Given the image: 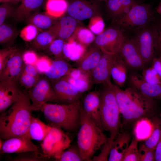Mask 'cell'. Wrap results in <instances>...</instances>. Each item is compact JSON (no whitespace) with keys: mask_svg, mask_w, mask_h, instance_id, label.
I'll return each mask as SVG.
<instances>
[{"mask_svg":"<svg viewBox=\"0 0 161 161\" xmlns=\"http://www.w3.org/2000/svg\"><path fill=\"white\" fill-rule=\"evenodd\" d=\"M27 93L6 111L0 114V137L5 140L26 134L32 116V103Z\"/></svg>","mask_w":161,"mask_h":161,"instance_id":"obj_2","label":"cell"},{"mask_svg":"<svg viewBox=\"0 0 161 161\" xmlns=\"http://www.w3.org/2000/svg\"><path fill=\"white\" fill-rule=\"evenodd\" d=\"M88 47L83 55L76 62L77 68L82 72L90 73L99 62L102 52L94 44Z\"/></svg>","mask_w":161,"mask_h":161,"instance_id":"obj_19","label":"cell"},{"mask_svg":"<svg viewBox=\"0 0 161 161\" xmlns=\"http://www.w3.org/2000/svg\"><path fill=\"white\" fill-rule=\"evenodd\" d=\"M16 51L12 48L0 50V72L4 69L9 59Z\"/></svg>","mask_w":161,"mask_h":161,"instance_id":"obj_45","label":"cell"},{"mask_svg":"<svg viewBox=\"0 0 161 161\" xmlns=\"http://www.w3.org/2000/svg\"><path fill=\"white\" fill-rule=\"evenodd\" d=\"M68 6L66 0H47L46 5V12L49 16L58 18L67 11Z\"/></svg>","mask_w":161,"mask_h":161,"instance_id":"obj_30","label":"cell"},{"mask_svg":"<svg viewBox=\"0 0 161 161\" xmlns=\"http://www.w3.org/2000/svg\"><path fill=\"white\" fill-rule=\"evenodd\" d=\"M74 35L78 42L87 47L94 41L96 38L89 29L83 27L78 28Z\"/></svg>","mask_w":161,"mask_h":161,"instance_id":"obj_32","label":"cell"},{"mask_svg":"<svg viewBox=\"0 0 161 161\" xmlns=\"http://www.w3.org/2000/svg\"><path fill=\"white\" fill-rule=\"evenodd\" d=\"M98 0L103 1H105L106 0Z\"/></svg>","mask_w":161,"mask_h":161,"instance_id":"obj_58","label":"cell"},{"mask_svg":"<svg viewBox=\"0 0 161 161\" xmlns=\"http://www.w3.org/2000/svg\"><path fill=\"white\" fill-rule=\"evenodd\" d=\"M39 110L50 125L68 132H76L80 125V100L69 104H44Z\"/></svg>","mask_w":161,"mask_h":161,"instance_id":"obj_5","label":"cell"},{"mask_svg":"<svg viewBox=\"0 0 161 161\" xmlns=\"http://www.w3.org/2000/svg\"><path fill=\"white\" fill-rule=\"evenodd\" d=\"M61 78L69 82L82 93L91 89L94 84L90 73L82 72L77 68H74L68 75Z\"/></svg>","mask_w":161,"mask_h":161,"instance_id":"obj_21","label":"cell"},{"mask_svg":"<svg viewBox=\"0 0 161 161\" xmlns=\"http://www.w3.org/2000/svg\"><path fill=\"white\" fill-rule=\"evenodd\" d=\"M155 13L149 4H134L129 11L114 23L122 28L137 30L155 19Z\"/></svg>","mask_w":161,"mask_h":161,"instance_id":"obj_6","label":"cell"},{"mask_svg":"<svg viewBox=\"0 0 161 161\" xmlns=\"http://www.w3.org/2000/svg\"><path fill=\"white\" fill-rule=\"evenodd\" d=\"M55 159L58 161H83L78 145L70 146Z\"/></svg>","mask_w":161,"mask_h":161,"instance_id":"obj_31","label":"cell"},{"mask_svg":"<svg viewBox=\"0 0 161 161\" xmlns=\"http://www.w3.org/2000/svg\"><path fill=\"white\" fill-rule=\"evenodd\" d=\"M96 89L100 98V112L102 129L109 133L106 143L111 148L119 133L120 114L119 108L112 86L104 83L98 84Z\"/></svg>","mask_w":161,"mask_h":161,"instance_id":"obj_3","label":"cell"},{"mask_svg":"<svg viewBox=\"0 0 161 161\" xmlns=\"http://www.w3.org/2000/svg\"><path fill=\"white\" fill-rule=\"evenodd\" d=\"M51 127L50 125H47L38 118L32 116L26 134L31 140L43 141L49 132Z\"/></svg>","mask_w":161,"mask_h":161,"instance_id":"obj_28","label":"cell"},{"mask_svg":"<svg viewBox=\"0 0 161 161\" xmlns=\"http://www.w3.org/2000/svg\"><path fill=\"white\" fill-rule=\"evenodd\" d=\"M73 68L62 57L56 58L44 74L50 80H55L67 75Z\"/></svg>","mask_w":161,"mask_h":161,"instance_id":"obj_25","label":"cell"},{"mask_svg":"<svg viewBox=\"0 0 161 161\" xmlns=\"http://www.w3.org/2000/svg\"><path fill=\"white\" fill-rule=\"evenodd\" d=\"M14 2H21L22 0H12Z\"/></svg>","mask_w":161,"mask_h":161,"instance_id":"obj_56","label":"cell"},{"mask_svg":"<svg viewBox=\"0 0 161 161\" xmlns=\"http://www.w3.org/2000/svg\"><path fill=\"white\" fill-rule=\"evenodd\" d=\"M12 2L2 3L0 6V25L4 23L7 17L13 11Z\"/></svg>","mask_w":161,"mask_h":161,"instance_id":"obj_47","label":"cell"},{"mask_svg":"<svg viewBox=\"0 0 161 161\" xmlns=\"http://www.w3.org/2000/svg\"><path fill=\"white\" fill-rule=\"evenodd\" d=\"M0 2L5 3V2H12L14 3L12 0H0Z\"/></svg>","mask_w":161,"mask_h":161,"instance_id":"obj_54","label":"cell"},{"mask_svg":"<svg viewBox=\"0 0 161 161\" xmlns=\"http://www.w3.org/2000/svg\"><path fill=\"white\" fill-rule=\"evenodd\" d=\"M118 54L129 68L135 69H143L145 67L146 65L131 39H126Z\"/></svg>","mask_w":161,"mask_h":161,"instance_id":"obj_13","label":"cell"},{"mask_svg":"<svg viewBox=\"0 0 161 161\" xmlns=\"http://www.w3.org/2000/svg\"><path fill=\"white\" fill-rule=\"evenodd\" d=\"M22 72L26 74L37 78H39V73L34 66L24 63Z\"/></svg>","mask_w":161,"mask_h":161,"instance_id":"obj_50","label":"cell"},{"mask_svg":"<svg viewBox=\"0 0 161 161\" xmlns=\"http://www.w3.org/2000/svg\"><path fill=\"white\" fill-rule=\"evenodd\" d=\"M154 33L156 53L161 55V21L153 27Z\"/></svg>","mask_w":161,"mask_h":161,"instance_id":"obj_48","label":"cell"},{"mask_svg":"<svg viewBox=\"0 0 161 161\" xmlns=\"http://www.w3.org/2000/svg\"><path fill=\"white\" fill-rule=\"evenodd\" d=\"M43 1L44 0H22L14 13V17L18 20H23L32 11L39 7Z\"/></svg>","mask_w":161,"mask_h":161,"instance_id":"obj_29","label":"cell"},{"mask_svg":"<svg viewBox=\"0 0 161 161\" xmlns=\"http://www.w3.org/2000/svg\"><path fill=\"white\" fill-rule=\"evenodd\" d=\"M38 58L36 54L32 51H27L22 55L24 64L35 66Z\"/></svg>","mask_w":161,"mask_h":161,"instance_id":"obj_49","label":"cell"},{"mask_svg":"<svg viewBox=\"0 0 161 161\" xmlns=\"http://www.w3.org/2000/svg\"><path fill=\"white\" fill-rule=\"evenodd\" d=\"M105 26L102 18L99 16H95L90 18L88 26L89 29L97 35L104 30Z\"/></svg>","mask_w":161,"mask_h":161,"instance_id":"obj_39","label":"cell"},{"mask_svg":"<svg viewBox=\"0 0 161 161\" xmlns=\"http://www.w3.org/2000/svg\"><path fill=\"white\" fill-rule=\"evenodd\" d=\"M156 11L157 13L161 16V1L156 7Z\"/></svg>","mask_w":161,"mask_h":161,"instance_id":"obj_53","label":"cell"},{"mask_svg":"<svg viewBox=\"0 0 161 161\" xmlns=\"http://www.w3.org/2000/svg\"><path fill=\"white\" fill-rule=\"evenodd\" d=\"M137 47L145 64L152 62L156 54L153 27L148 26L140 29L131 39Z\"/></svg>","mask_w":161,"mask_h":161,"instance_id":"obj_9","label":"cell"},{"mask_svg":"<svg viewBox=\"0 0 161 161\" xmlns=\"http://www.w3.org/2000/svg\"><path fill=\"white\" fill-rule=\"evenodd\" d=\"M37 27L30 24L24 27L20 33L21 37L24 41H30L35 38L37 35Z\"/></svg>","mask_w":161,"mask_h":161,"instance_id":"obj_40","label":"cell"},{"mask_svg":"<svg viewBox=\"0 0 161 161\" xmlns=\"http://www.w3.org/2000/svg\"><path fill=\"white\" fill-rule=\"evenodd\" d=\"M52 17L47 14H38L33 16L30 20L31 24L41 29L51 27L53 23Z\"/></svg>","mask_w":161,"mask_h":161,"instance_id":"obj_34","label":"cell"},{"mask_svg":"<svg viewBox=\"0 0 161 161\" xmlns=\"http://www.w3.org/2000/svg\"><path fill=\"white\" fill-rule=\"evenodd\" d=\"M158 99L161 100V94L160 95V96L159 97Z\"/></svg>","mask_w":161,"mask_h":161,"instance_id":"obj_57","label":"cell"},{"mask_svg":"<svg viewBox=\"0 0 161 161\" xmlns=\"http://www.w3.org/2000/svg\"><path fill=\"white\" fill-rule=\"evenodd\" d=\"M55 38L53 33L49 29L37 35L35 38V45L38 48H44L49 46Z\"/></svg>","mask_w":161,"mask_h":161,"instance_id":"obj_38","label":"cell"},{"mask_svg":"<svg viewBox=\"0 0 161 161\" xmlns=\"http://www.w3.org/2000/svg\"><path fill=\"white\" fill-rule=\"evenodd\" d=\"M23 92L17 82L0 81V114L4 112L17 101Z\"/></svg>","mask_w":161,"mask_h":161,"instance_id":"obj_15","label":"cell"},{"mask_svg":"<svg viewBox=\"0 0 161 161\" xmlns=\"http://www.w3.org/2000/svg\"><path fill=\"white\" fill-rule=\"evenodd\" d=\"M13 34V30L9 26L3 24L0 25V42L4 43L8 41Z\"/></svg>","mask_w":161,"mask_h":161,"instance_id":"obj_46","label":"cell"},{"mask_svg":"<svg viewBox=\"0 0 161 161\" xmlns=\"http://www.w3.org/2000/svg\"><path fill=\"white\" fill-rule=\"evenodd\" d=\"M128 67L118 53L113 64L111 75L115 84L121 88L126 81Z\"/></svg>","mask_w":161,"mask_h":161,"instance_id":"obj_26","label":"cell"},{"mask_svg":"<svg viewBox=\"0 0 161 161\" xmlns=\"http://www.w3.org/2000/svg\"><path fill=\"white\" fill-rule=\"evenodd\" d=\"M32 151H39V147L32 142L27 134L4 140L0 149L1 153L18 154Z\"/></svg>","mask_w":161,"mask_h":161,"instance_id":"obj_14","label":"cell"},{"mask_svg":"<svg viewBox=\"0 0 161 161\" xmlns=\"http://www.w3.org/2000/svg\"><path fill=\"white\" fill-rule=\"evenodd\" d=\"M50 129L41 144L45 158H53L60 154L70 145L72 140L60 127L49 124Z\"/></svg>","mask_w":161,"mask_h":161,"instance_id":"obj_7","label":"cell"},{"mask_svg":"<svg viewBox=\"0 0 161 161\" xmlns=\"http://www.w3.org/2000/svg\"><path fill=\"white\" fill-rule=\"evenodd\" d=\"M102 52L101 58L95 67L91 72L90 76L94 84L104 83L112 86L111 72L117 54Z\"/></svg>","mask_w":161,"mask_h":161,"instance_id":"obj_11","label":"cell"},{"mask_svg":"<svg viewBox=\"0 0 161 161\" xmlns=\"http://www.w3.org/2000/svg\"><path fill=\"white\" fill-rule=\"evenodd\" d=\"M24 63L22 55L16 51L0 72V81L17 82L23 68Z\"/></svg>","mask_w":161,"mask_h":161,"instance_id":"obj_16","label":"cell"},{"mask_svg":"<svg viewBox=\"0 0 161 161\" xmlns=\"http://www.w3.org/2000/svg\"><path fill=\"white\" fill-rule=\"evenodd\" d=\"M122 161H139L138 139L136 137L130 143Z\"/></svg>","mask_w":161,"mask_h":161,"instance_id":"obj_36","label":"cell"},{"mask_svg":"<svg viewBox=\"0 0 161 161\" xmlns=\"http://www.w3.org/2000/svg\"><path fill=\"white\" fill-rule=\"evenodd\" d=\"M64 43V40L61 39H54L49 45L50 52L57 58L61 57Z\"/></svg>","mask_w":161,"mask_h":161,"instance_id":"obj_44","label":"cell"},{"mask_svg":"<svg viewBox=\"0 0 161 161\" xmlns=\"http://www.w3.org/2000/svg\"><path fill=\"white\" fill-rule=\"evenodd\" d=\"M142 70L141 77L143 80L151 84L161 85V77L151 66L145 67Z\"/></svg>","mask_w":161,"mask_h":161,"instance_id":"obj_37","label":"cell"},{"mask_svg":"<svg viewBox=\"0 0 161 161\" xmlns=\"http://www.w3.org/2000/svg\"><path fill=\"white\" fill-rule=\"evenodd\" d=\"M39 151H32L18 154L11 159L13 161H43L47 160Z\"/></svg>","mask_w":161,"mask_h":161,"instance_id":"obj_35","label":"cell"},{"mask_svg":"<svg viewBox=\"0 0 161 161\" xmlns=\"http://www.w3.org/2000/svg\"><path fill=\"white\" fill-rule=\"evenodd\" d=\"M4 140L0 138V149L1 148L3 143H4Z\"/></svg>","mask_w":161,"mask_h":161,"instance_id":"obj_55","label":"cell"},{"mask_svg":"<svg viewBox=\"0 0 161 161\" xmlns=\"http://www.w3.org/2000/svg\"><path fill=\"white\" fill-rule=\"evenodd\" d=\"M80 113L77 145L83 161H92L96 151L107 142L108 138L81 106Z\"/></svg>","mask_w":161,"mask_h":161,"instance_id":"obj_4","label":"cell"},{"mask_svg":"<svg viewBox=\"0 0 161 161\" xmlns=\"http://www.w3.org/2000/svg\"><path fill=\"white\" fill-rule=\"evenodd\" d=\"M131 137L128 133H118L112 143L108 161H122L130 144Z\"/></svg>","mask_w":161,"mask_h":161,"instance_id":"obj_22","label":"cell"},{"mask_svg":"<svg viewBox=\"0 0 161 161\" xmlns=\"http://www.w3.org/2000/svg\"><path fill=\"white\" fill-rule=\"evenodd\" d=\"M113 89L120 114L126 125H132L153 115L156 103L131 86L123 90L116 84Z\"/></svg>","mask_w":161,"mask_h":161,"instance_id":"obj_1","label":"cell"},{"mask_svg":"<svg viewBox=\"0 0 161 161\" xmlns=\"http://www.w3.org/2000/svg\"><path fill=\"white\" fill-rule=\"evenodd\" d=\"M161 133L159 142L155 149V160L156 161H161Z\"/></svg>","mask_w":161,"mask_h":161,"instance_id":"obj_52","label":"cell"},{"mask_svg":"<svg viewBox=\"0 0 161 161\" xmlns=\"http://www.w3.org/2000/svg\"><path fill=\"white\" fill-rule=\"evenodd\" d=\"M139 161H153L155 160V150L148 148L143 144L139 148Z\"/></svg>","mask_w":161,"mask_h":161,"instance_id":"obj_41","label":"cell"},{"mask_svg":"<svg viewBox=\"0 0 161 161\" xmlns=\"http://www.w3.org/2000/svg\"><path fill=\"white\" fill-rule=\"evenodd\" d=\"M97 7L86 0H74L68 6L67 12L69 16L77 20H83L95 16Z\"/></svg>","mask_w":161,"mask_h":161,"instance_id":"obj_18","label":"cell"},{"mask_svg":"<svg viewBox=\"0 0 161 161\" xmlns=\"http://www.w3.org/2000/svg\"><path fill=\"white\" fill-rule=\"evenodd\" d=\"M126 38L121 30L109 28L97 35L94 44L99 47L102 51L117 54Z\"/></svg>","mask_w":161,"mask_h":161,"instance_id":"obj_10","label":"cell"},{"mask_svg":"<svg viewBox=\"0 0 161 161\" xmlns=\"http://www.w3.org/2000/svg\"><path fill=\"white\" fill-rule=\"evenodd\" d=\"M151 62V66L161 77V55L155 57Z\"/></svg>","mask_w":161,"mask_h":161,"instance_id":"obj_51","label":"cell"},{"mask_svg":"<svg viewBox=\"0 0 161 161\" xmlns=\"http://www.w3.org/2000/svg\"><path fill=\"white\" fill-rule=\"evenodd\" d=\"M129 81L131 86L145 96L153 99H158L161 94V85L152 84L143 80L141 77L131 75Z\"/></svg>","mask_w":161,"mask_h":161,"instance_id":"obj_24","label":"cell"},{"mask_svg":"<svg viewBox=\"0 0 161 161\" xmlns=\"http://www.w3.org/2000/svg\"><path fill=\"white\" fill-rule=\"evenodd\" d=\"M161 133V121L153 124V130L149 137L143 144L147 147L155 150L159 142Z\"/></svg>","mask_w":161,"mask_h":161,"instance_id":"obj_33","label":"cell"},{"mask_svg":"<svg viewBox=\"0 0 161 161\" xmlns=\"http://www.w3.org/2000/svg\"><path fill=\"white\" fill-rule=\"evenodd\" d=\"M39 78L32 76L22 72L18 80L22 86L29 89L35 84Z\"/></svg>","mask_w":161,"mask_h":161,"instance_id":"obj_42","label":"cell"},{"mask_svg":"<svg viewBox=\"0 0 161 161\" xmlns=\"http://www.w3.org/2000/svg\"><path fill=\"white\" fill-rule=\"evenodd\" d=\"M50 81L59 103L69 104L80 100L83 93L68 81L62 78Z\"/></svg>","mask_w":161,"mask_h":161,"instance_id":"obj_12","label":"cell"},{"mask_svg":"<svg viewBox=\"0 0 161 161\" xmlns=\"http://www.w3.org/2000/svg\"><path fill=\"white\" fill-rule=\"evenodd\" d=\"M52 61L46 56H42L38 58L35 65L38 73H45L49 68Z\"/></svg>","mask_w":161,"mask_h":161,"instance_id":"obj_43","label":"cell"},{"mask_svg":"<svg viewBox=\"0 0 161 161\" xmlns=\"http://www.w3.org/2000/svg\"><path fill=\"white\" fill-rule=\"evenodd\" d=\"M77 20L70 16L63 17L49 29L55 38L68 39L74 34L78 28Z\"/></svg>","mask_w":161,"mask_h":161,"instance_id":"obj_20","label":"cell"},{"mask_svg":"<svg viewBox=\"0 0 161 161\" xmlns=\"http://www.w3.org/2000/svg\"><path fill=\"white\" fill-rule=\"evenodd\" d=\"M87 48L71 36L68 39L67 42H65L63 53L66 58L77 61L83 55Z\"/></svg>","mask_w":161,"mask_h":161,"instance_id":"obj_27","label":"cell"},{"mask_svg":"<svg viewBox=\"0 0 161 161\" xmlns=\"http://www.w3.org/2000/svg\"><path fill=\"white\" fill-rule=\"evenodd\" d=\"M105 1L108 14L114 23L128 13L137 2L135 0H106Z\"/></svg>","mask_w":161,"mask_h":161,"instance_id":"obj_23","label":"cell"},{"mask_svg":"<svg viewBox=\"0 0 161 161\" xmlns=\"http://www.w3.org/2000/svg\"><path fill=\"white\" fill-rule=\"evenodd\" d=\"M100 94L96 89L88 93L82 101H80L81 107L90 116L96 124L103 130L100 112Z\"/></svg>","mask_w":161,"mask_h":161,"instance_id":"obj_17","label":"cell"},{"mask_svg":"<svg viewBox=\"0 0 161 161\" xmlns=\"http://www.w3.org/2000/svg\"><path fill=\"white\" fill-rule=\"evenodd\" d=\"M46 76L39 78L29 89L27 94L32 102L33 111L39 110L42 106L48 102L59 103L51 81Z\"/></svg>","mask_w":161,"mask_h":161,"instance_id":"obj_8","label":"cell"}]
</instances>
